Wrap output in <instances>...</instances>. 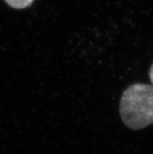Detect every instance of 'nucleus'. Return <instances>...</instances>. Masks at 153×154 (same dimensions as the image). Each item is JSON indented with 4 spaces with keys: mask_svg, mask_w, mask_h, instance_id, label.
<instances>
[{
    "mask_svg": "<svg viewBox=\"0 0 153 154\" xmlns=\"http://www.w3.org/2000/svg\"><path fill=\"white\" fill-rule=\"evenodd\" d=\"M123 122L133 130L153 124V85L136 83L124 92L120 103Z\"/></svg>",
    "mask_w": 153,
    "mask_h": 154,
    "instance_id": "f257e3e1",
    "label": "nucleus"
},
{
    "mask_svg": "<svg viewBox=\"0 0 153 154\" xmlns=\"http://www.w3.org/2000/svg\"><path fill=\"white\" fill-rule=\"evenodd\" d=\"M149 77H150V80H151V83H152V85H153V64L151 65V68H150Z\"/></svg>",
    "mask_w": 153,
    "mask_h": 154,
    "instance_id": "7ed1b4c3",
    "label": "nucleus"
},
{
    "mask_svg": "<svg viewBox=\"0 0 153 154\" xmlns=\"http://www.w3.org/2000/svg\"><path fill=\"white\" fill-rule=\"evenodd\" d=\"M6 3L15 9H23L31 6L34 0H5Z\"/></svg>",
    "mask_w": 153,
    "mask_h": 154,
    "instance_id": "f03ea898",
    "label": "nucleus"
}]
</instances>
